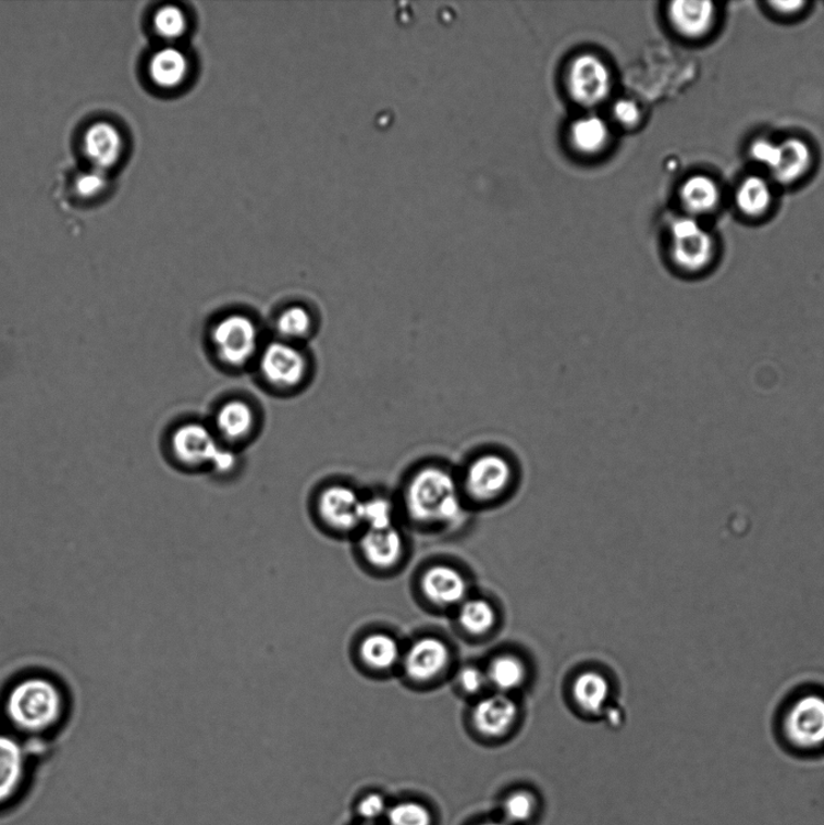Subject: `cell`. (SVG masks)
<instances>
[{
  "instance_id": "obj_1",
  "label": "cell",
  "mask_w": 824,
  "mask_h": 825,
  "mask_svg": "<svg viewBox=\"0 0 824 825\" xmlns=\"http://www.w3.org/2000/svg\"><path fill=\"white\" fill-rule=\"evenodd\" d=\"M402 507L417 525L450 527L463 522L469 507L456 465L441 458L417 465L404 482Z\"/></svg>"
},
{
  "instance_id": "obj_2",
  "label": "cell",
  "mask_w": 824,
  "mask_h": 825,
  "mask_svg": "<svg viewBox=\"0 0 824 825\" xmlns=\"http://www.w3.org/2000/svg\"><path fill=\"white\" fill-rule=\"evenodd\" d=\"M456 469L468 507H489L508 498L522 477L518 458L509 450L494 445L471 451Z\"/></svg>"
},
{
  "instance_id": "obj_3",
  "label": "cell",
  "mask_w": 824,
  "mask_h": 825,
  "mask_svg": "<svg viewBox=\"0 0 824 825\" xmlns=\"http://www.w3.org/2000/svg\"><path fill=\"white\" fill-rule=\"evenodd\" d=\"M216 358L225 368L241 370L249 367L260 355V328L247 313L230 312L218 318L210 332Z\"/></svg>"
},
{
  "instance_id": "obj_4",
  "label": "cell",
  "mask_w": 824,
  "mask_h": 825,
  "mask_svg": "<svg viewBox=\"0 0 824 825\" xmlns=\"http://www.w3.org/2000/svg\"><path fill=\"white\" fill-rule=\"evenodd\" d=\"M62 712V697L50 680L30 678L22 680L10 692L8 714L17 728L27 731L49 729Z\"/></svg>"
},
{
  "instance_id": "obj_5",
  "label": "cell",
  "mask_w": 824,
  "mask_h": 825,
  "mask_svg": "<svg viewBox=\"0 0 824 825\" xmlns=\"http://www.w3.org/2000/svg\"><path fill=\"white\" fill-rule=\"evenodd\" d=\"M259 377L280 392L300 390L310 377V358L304 346L274 338L263 344L256 361Z\"/></svg>"
},
{
  "instance_id": "obj_6",
  "label": "cell",
  "mask_w": 824,
  "mask_h": 825,
  "mask_svg": "<svg viewBox=\"0 0 824 825\" xmlns=\"http://www.w3.org/2000/svg\"><path fill=\"white\" fill-rule=\"evenodd\" d=\"M668 256L678 271L697 274L710 268L716 256V244L696 218L682 217L672 225Z\"/></svg>"
},
{
  "instance_id": "obj_7",
  "label": "cell",
  "mask_w": 824,
  "mask_h": 825,
  "mask_svg": "<svg viewBox=\"0 0 824 825\" xmlns=\"http://www.w3.org/2000/svg\"><path fill=\"white\" fill-rule=\"evenodd\" d=\"M787 741L799 750L824 746V695L808 691L788 703L783 717Z\"/></svg>"
},
{
  "instance_id": "obj_8",
  "label": "cell",
  "mask_w": 824,
  "mask_h": 825,
  "mask_svg": "<svg viewBox=\"0 0 824 825\" xmlns=\"http://www.w3.org/2000/svg\"><path fill=\"white\" fill-rule=\"evenodd\" d=\"M222 445L212 426L200 421L175 426L168 439L170 456L185 469H210Z\"/></svg>"
},
{
  "instance_id": "obj_9",
  "label": "cell",
  "mask_w": 824,
  "mask_h": 825,
  "mask_svg": "<svg viewBox=\"0 0 824 825\" xmlns=\"http://www.w3.org/2000/svg\"><path fill=\"white\" fill-rule=\"evenodd\" d=\"M566 90L573 100L586 108L606 101L612 91L608 64L593 53H581L567 65Z\"/></svg>"
},
{
  "instance_id": "obj_10",
  "label": "cell",
  "mask_w": 824,
  "mask_h": 825,
  "mask_svg": "<svg viewBox=\"0 0 824 825\" xmlns=\"http://www.w3.org/2000/svg\"><path fill=\"white\" fill-rule=\"evenodd\" d=\"M361 494L346 483H332L318 494L316 512L329 531L349 534L361 530Z\"/></svg>"
},
{
  "instance_id": "obj_11",
  "label": "cell",
  "mask_w": 824,
  "mask_h": 825,
  "mask_svg": "<svg viewBox=\"0 0 824 825\" xmlns=\"http://www.w3.org/2000/svg\"><path fill=\"white\" fill-rule=\"evenodd\" d=\"M258 423L255 406L246 399L232 398L218 406L211 426L224 445L235 448L256 434Z\"/></svg>"
},
{
  "instance_id": "obj_12",
  "label": "cell",
  "mask_w": 824,
  "mask_h": 825,
  "mask_svg": "<svg viewBox=\"0 0 824 825\" xmlns=\"http://www.w3.org/2000/svg\"><path fill=\"white\" fill-rule=\"evenodd\" d=\"M448 663L445 642L436 637H422L405 649L401 666L406 677L423 684L441 676Z\"/></svg>"
},
{
  "instance_id": "obj_13",
  "label": "cell",
  "mask_w": 824,
  "mask_h": 825,
  "mask_svg": "<svg viewBox=\"0 0 824 825\" xmlns=\"http://www.w3.org/2000/svg\"><path fill=\"white\" fill-rule=\"evenodd\" d=\"M360 557L371 569L388 571L397 567L405 553L404 537L397 527L388 530H362L358 539Z\"/></svg>"
},
{
  "instance_id": "obj_14",
  "label": "cell",
  "mask_w": 824,
  "mask_h": 825,
  "mask_svg": "<svg viewBox=\"0 0 824 825\" xmlns=\"http://www.w3.org/2000/svg\"><path fill=\"white\" fill-rule=\"evenodd\" d=\"M421 589L428 601L438 607L460 606L466 601L467 580L454 567L438 565L426 571Z\"/></svg>"
},
{
  "instance_id": "obj_15",
  "label": "cell",
  "mask_w": 824,
  "mask_h": 825,
  "mask_svg": "<svg viewBox=\"0 0 824 825\" xmlns=\"http://www.w3.org/2000/svg\"><path fill=\"white\" fill-rule=\"evenodd\" d=\"M84 151L94 169L108 171L123 157L124 138L111 123L98 121L85 132Z\"/></svg>"
},
{
  "instance_id": "obj_16",
  "label": "cell",
  "mask_w": 824,
  "mask_h": 825,
  "mask_svg": "<svg viewBox=\"0 0 824 825\" xmlns=\"http://www.w3.org/2000/svg\"><path fill=\"white\" fill-rule=\"evenodd\" d=\"M519 709L507 694H493L478 701L472 710V723L477 730L489 737H500L507 734L516 718Z\"/></svg>"
},
{
  "instance_id": "obj_17",
  "label": "cell",
  "mask_w": 824,
  "mask_h": 825,
  "mask_svg": "<svg viewBox=\"0 0 824 825\" xmlns=\"http://www.w3.org/2000/svg\"><path fill=\"white\" fill-rule=\"evenodd\" d=\"M717 9L712 2L677 0L668 5L669 24L678 35L698 39L705 37L716 22Z\"/></svg>"
},
{
  "instance_id": "obj_18",
  "label": "cell",
  "mask_w": 824,
  "mask_h": 825,
  "mask_svg": "<svg viewBox=\"0 0 824 825\" xmlns=\"http://www.w3.org/2000/svg\"><path fill=\"white\" fill-rule=\"evenodd\" d=\"M403 649L397 638L383 632L367 633L358 643V658L371 673H390L402 664Z\"/></svg>"
},
{
  "instance_id": "obj_19",
  "label": "cell",
  "mask_w": 824,
  "mask_h": 825,
  "mask_svg": "<svg viewBox=\"0 0 824 825\" xmlns=\"http://www.w3.org/2000/svg\"><path fill=\"white\" fill-rule=\"evenodd\" d=\"M568 141L579 156L598 157L610 147L611 130L599 116L580 118L570 125Z\"/></svg>"
},
{
  "instance_id": "obj_20",
  "label": "cell",
  "mask_w": 824,
  "mask_h": 825,
  "mask_svg": "<svg viewBox=\"0 0 824 825\" xmlns=\"http://www.w3.org/2000/svg\"><path fill=\"white\" fill-rule=\"evenodd\" d=\"M812 151L808 143L799 138H788L778 145V157L771 170L773 177L782 184H792L811 168Z\"/></svg>"
},
{
  "instance_id": "obj_21",
  "label": "cell",
  "mask_w": 824,
  "mask_h": 825,
  "mask_svg": "<svg viewBox=\"0 0 824 825\" xmlns=\"http://www.w3.org/2000/svg\"><path fill=\"white\" fill-rule=\"evenodd\" d=\"M276 338L303 346L316 330V319L310 309L300 304L284 307L273 322Z\"/></svg>"
},
{
  "instance_id": "obj_22",
  "label": "cell",
  "mask_w": 824,
  "mask_h": 825,
  "mask_svg": "<svg viewBox=\"0 0 824 825\" xmlns=\"http://www.w3.org/2000/svg\"><path fill=\"white\" fill-rule=\"evenodd\" d=\"M679 199L690 217L704 216L717 208L721 192L717 183L708 175L697 174L680 186Z\"/></svg>"
},
{
  "instance_id": "obj_23",
  "label": "cell",
  "mask_w": 824,
  "mask_h": 825,
  "mask_svg": "<svg viewBox=\"0 0 824 825\" xmlns=\"http://www.w3.org/2000/svg\"><path fill=\"white\" fill-rule=\"evenodd\" d=\"M188 71L189 63L185 54L174 48L158 51L149 61L150 79L161 89H174L180 86Z\"/></svg>"
},
{
  "instance_id": "obj_24",
  "label": "cell",
  "mask_w": 824,
  "mask_h": 825,
  "mask_svg": "<svg viewBox=\"0 0 824 825\" xmlns=\"http://www.w3.org/2000/svg\"><path fill=\"white\" fill-rule=\"evenodd\" d=\"M25 773V756L20 744L0 735V804L17 790Z\"/></svg>"
},
{
  "instance_id": "obj_25",
  "label": "cell",
  "mask_w": 824,
  "mask_h": 825,
  "mask_svg": "<svg viewBox=\"0 0 824 825\" xmlns=\"http://www.w3.org/2000/svg\"><path fill=\"white\" fill-rule=\"evenodd\" d=\"M574 698L581 710L590 714H600L606 709L611 698L610 681L597 670H587L575 680Z\"/></svg>"
},
{
  "instance_id": "obj_26",
  "label": "cell",
  "mask_w": 824,
  "mask_h": 825,
  "mask_svg": "<svg viewBox=\"0 0 824 825\" xmlns=\"http://www.w3.org/2000/svg\"><path fill=\"white\" fill-rule=\"evenodd\" d=\"M736 206L747 217L755 218L761 217L767 209L771 208L773 202V192L771 185L762 177L751 175L746 178L736 192L735 195Z\"/></svg>"
},
{
  "instance_id": "obj_27",
  "label": "cell",
  "mask_w": 824,
  "mask_h": 825,
  "mask_svg": "<svg viewBox=\"0 0 824 825\" xmlns=\"http://www.w3.org/2000/svg\"><path fill=\"white\" fill-rule=\"evenodd\" d=\"M489 684L502 694L519 689L526 679V667L519 657L502 655L487 670Z\"/></svg>"
},
{
  "instance_id": "obj_28",
  "label": "cell",
  "mask_w": 824,
  "mask_h": 825,
  "mask_svg": "<svg viewBox=\"0 0 824 825\" xmlns=\"http://www.w3.org/2000/svg\"><path fill=\"white\" fill-rule=\"evenodd\" d=\"M397 505L383 494H371L362 498L361 531H380L395 527Z\"/></svg>"
},
{
  "instance_id": "obj_29",
  "label": "cell",
  "mask_w": 824,
  "mask_h": 825,
  "mask_svg": "<svg viewBox=\"0 0 824 825\" xmlns=\"http://www.w3.org/2000/svg\"><path fill=\"white\" fill-rule=\"evenodd\" d=\"M496 620V609L487 600L470 599L459 606L458 621L471 635L481 636L491 631Z\"/></svg>"
},
{
  "instance_id": "obj_30",
  "label": "cell",
  "mask_w": 824,
  "mask_h": 825,
  "mask_svg": "<svg viewBox=\"0 0 824 825\" xmlns=\"http://www.w3.org/2000/svg\"><path fill=\"white\" fill-rule=\"evenodd\" d=\"M153 27L164 39H175L183 35L186 27V20L183 11L173 5H167L159 9L153 16Z\"/></svg>"
},
{
  "instance_id": "obj_31",
  "label": "cell",
  "mask_w": 824,
  "mask_h": 825,
  "mask_svg": "<svg viewBox=\"0 0 824 825\" xmlns=\"http://www.w3.org/2000/svg\"><path fill=\"white\" fill-rule=\"evenodd\" d=\"M390 825H431L432 817L421 804L416 802H402L389 810Z\"/></svg>"
},
{
  "instance_id": "obj_32",
  "label": "cell",
  "mask_w": 824,
  "mask_h": 825,
  "mask_svg": "<svg viewBox=\"0 0 824 825\" xmlns=\"http://www.w3.org/2000/svg\"><path fill=\"white\" fill-rule=\"evenodd\" d=\"M109 185L106 171L91 169L83 172L75 180V190L84 200H93L103 194Z\"/></svg>"
},
{
  "instance_id": "obj_33",
  "label": "cell",
  "mask_w": 824,
  "mask_h": 825,
  "mask_svg": "<svg viewBox=\"0 0 824 825\" xmlns=\"http://www.w3.org/2000/svg\"><path fill=\"white\" fill-rule=\"evenodd\" d=\"M534 811V801L530 795L515 793L505 800V816L513 823H524L529 821Z\"/></svg>"
},
{
  "instance_id": "obj_34",
  "label": "cell",
  "mask_w": 824,
  "mask_h": 825,
  "mask_svg": "<svg viewBox=\"0 0 824 825\" xmlns=\"http://www.w3.org/2000/svg\"><path fill=\"white\" fill-rule=\"evenodd\" d=\"M239 468V456L236 448L222 445L212 461L210 470L218 477H230L235 475Z\"/></svg>"
},
{
  "instance_id": "obj_35",
  "label": "cell",
  "mask_w": 824,
  "mask_h": 825,
  "mask_svg": "<svg viewBox=\"0 0 824 825\" xmlns=\"http://www.w3.org/2000/svg\"><path fill=\"white\" fill-rule=\"evenodd\" d=\"M460 688H463L469 695H478L481 691L485 690L489 684L488 674L485 670L477 666H467L460 670L458 676Z\"/></svg>"
},
{
  "instance_id": "obj_36",
  "label": "cell",
  "mask_w": 824,
  "mask_h": 825,
  "mask_svg": "<svg viewBox=\"0 0 824 825\" xmlns=\"http://www.w3.org/2000/svg\"><path fill=\"white\" fill-rule=\"evenodd\" d=\"M613 118L625 128H631L640 124L641 109L631 100H620L613 106Z\"/></svg>"
},
{
  "instance_id": "obj_37",
  "label": "cell",
  "mask_w": 824,
  "mask_h": 825,
  "mask_svg": "<svg viewBox=\"0 0 824 825\" xmlns=\"http://www.w3.org/2000/svg\"><path fill=\"white\" fill-rule=\"evenodd\" d=\"M358 815L366 821H377L388 812L386 801L378 793H371L360 799L357 806Z\"/></svg>"
},
{
  "instance_id": "obj_38",
  "label": "cell",
  "mask_w": 824,
  "mask_h": 825,
  "mask_svg": "<svg viewBox=\"0 0 824 825\" xmlns=\"http://www.w3.org/2000/svg\"><path fill=\"white\" fill-rule=\"evenodd\" d=\"M751 157L758 163L772 170L778 157V145L767 139H758L751 147Z\"/></svg>"
},
{
  "instance_id": "obj_39",
  "label": "cell",
  "mask_w": 824,
  "mask_h": 825,
  "mask_svg": "<svg viewBox=\"0 0 824 825\" xmlns=\"http://www.w3.org/2000/svg\"><path fill=\"white\" fill-rule=\"evenodd\" d=\"M771 5L774 8L776 13L790 16L799 13L801 8L805 7L804 2H772Z\"/></svg>"
},
{
  "instance_id": "obj_40",
  "label": "cell",
  "mask_w": 824,
  "mask_h": 825,
  "mask_svg": "<svg viewBox=\"0 0 824 825\" xmlns=\"http://www.w3.org/2000/svg\"><path fill=\"white\" fill-rule=\"evenodd\" d=\"M480 825H505V824H503V823H485V824H480Z\"/></svg>"
}]
</instances>
